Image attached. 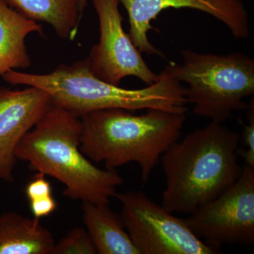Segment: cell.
<instances>
[{"label": "cell", "instance_id": "cell-13", "mask_svg": "<svg viewBox=\"0 0 254 254\" xmlns=\"http://www.w3.org/2000/svg\"><path fill=\"white\" fill-rule=\"evenodd\" d=\"M33 32L44 36L42 25L23 17L0 0V76L31 66L25 41Z\"/></svg>", "mask_w": 254, "mask_h": 254}, {"label": "cell", "instance_id": "cell-1", "mask_svg": "<svg viewBox=\"0 0 254 254\" xmlns=\"http://www.w3.org/2000/svg\"><path fill=\"white\" fill-rule=\"evenodd\" d=\"M240 142V133L210 122L170 145L160 158L164 208L190 215L230 188L243 170L237 162Z\"/></svg>", "mask_w": 254, "mask_h": 254}, {"label": "cell", "instance_id": "cell-17", "mask_svg": "<svg viewBox=\"0 0 254 254\" xmlns=\"http://www.w3.org/2000/svg\"><path fill=\"white\" fill-rule=\"evenodd\" d=\"M26 194L30 201L44 199L52 196L50 183L45 179V175L38 173L26 188Z\"/></svg>", "mask_w": 254, "mask_h": 254}, {"label": "cell", "instance_id": "cell-4", "mask_svg": "<svg viewBox=\"0 0 254 254\" xmlns=\"http://www.w3.org/2000/svg\"><path fill=\"white\" fill-rule=\"evenodd\" d=\"M131 112L113 108L81 115L80 148L107 169L138 164L145 185L165 150L180 139L186 115L154 109L142 115Z\"/></svg>", "mask_w": 254, "mask_h": 254}, {"label": "cell", "instance_id": "cell-11", "mask_svg": "<svg viewBox=\"0 0 254 254\" xmlns=\"http://www.w3.org/2000/svg\"><path fill=\"white\" fill-rule=\"evenodd\" d=\"M55 241L39 219L16 212L0 215V254H52Z\"/></svg>", "mask_w": 254, "mask_h": 254}, {"label": "cell", "instance_id": "cell-5", "mask_svg": "<svg viewBox=\"0 0 254 254\" xmlns=\"http://www.w3.org/2000/svg\"><path fill=\"white\" fill-rule=\"evenodd\" d=\"M181 64L170 63L164 69L188 87L185 95L193 113L223 124L235 111L247 110L246 98L254 94V60L245 53L226 55L182 52Z\"/></svg>", "mask_w": 254, "mask_h": 254}, {"label": "cell", "instance_id": "cell-19", "mask_svg": "<svg viewBox=\"0 0 254 254\" xmlns=\"http://www.w3.org/2000/svg\"><path fill=\"white\" fill-rule=\"evenodd\" d=\"M87 2H88V0H79L80 9H81L82 14L86 8Z\"/></svg>", "mask_w": 254, "mask_h": 254}, {"label": "cell", "instance_id": "cell-12", "mask_svg": "<svg viewBox=\"0 0 254 254\" xmlns=\"http://www.w3.org/2000/svg\"><path fill=\"white\" fill-rule=\"evenodd\" d=\"M83 221L99 254H140L126 231L120 215L109 205L82 203Z\"/></svg>", "mask_w": 254, "mask_h": 254}, {"label": "cell", "instance_id": "cell-16", "mask_svg": "<svg viewBox=\"0 0 254 254\" xmlns=\"http://www.w3.org/2000/svg\"><path fill=\"white\" fill-rule=\"evenodd\" d=\"M248 124L244 125L242 131V144L245 148L237 149V154L243 159L246 165L254 168V100L250 102V107L247 110Z\"/></svg>", "mask_w": 254, "mask_h": 254}, {"label": "cell", "instance_id": "cell-15", "mask_svg": "<svg viewBox=\"0 0 254 254\" xmlns=\"http://www.w3.org/2000/svg\"><path fill=\"white\" fill-rule=\"evenodd\" d=\"M88 231L76 227L55 243L52 254H96Z\"/></svg>", "mask_w": 254, "mask_h": 254}, {"label": "cell", "instance_id": "cell-8", "mask_svg": "<svg viewBox=\"0 0 254 254\" xmlns=\"http://www.w3.org/2000/svg\"><path fill=\"white\" fill-rule=\"evenodd\" d=\"M120 3V0H93L100 36L87 58L90 68L96 77L114 86H120L127 76H135L150 86L158 81L160 75L150 69L124 31Z\"/></svg>", "mask_w": 254, "mask_h": 254}, {"label": "cell", "instance_id": "cell-10", "mask_svg": "<svg viewBox=\"0 0 254 254\" xmlns=\"http://www.w3.org/2000/svg\"><path fill=\"white\" fill-rule=\"evenodd\" d=\"M53 106L50 95L36 87L0 89V180L14 181L18 145Z\"/></svg>", "mask_w": 254, "mask_h": 254}, {"label": "cell", "instance_id": "cell-6", "mask_svg": "<svg viewBox=\"0 0 254 254\" xmlns=\"http://www.w3.org/2000/svg\"><path fill=\"white\" fill-rule=\"evenodd\" d=\"M124 225L140 254H214L220 252L179 218L141 191L117 193Z\"/></svg>", "mask_w": 254, "mask_h": 254}, {"label": "cell", "instance_id": "cell-2", "mask_svg": "<svg viewBox=\"0 0 254 254\" xmlns=\"http://www.w3.org/2000/svg\"><path fill=\"white\" fill-rule=\"evenodd\" d=\"M81 118L53 106L23 137L18 160L64 185L63 194L73 200L109 205L124 184L116 170L100 169L82 153Z\"/></svg>", "mask_w": 254, "mask_h": 254}, {"label": "cell", "instance_id": "cell-9", "mask_svg": "<svg viewBox=\"0 0 254 254\" xmlns=\"http://www.w3.org/2000/svg\"><path fill=\"white\" fill-rule=\"evenodd\" d=\"M128 15L129 36L141 53L164 57L151 44L148 32L154 29L151 21L169 8H190L206 13L218 19L236 39H247L250 35L249 15L242 0H120Z\"/></svg>", "mask_w": 254, "mask_h": 254}, {"label": "cell", "instance_id": "cell-18", "mask_svg": "<svg viewBox=\"0 0 254 254\" xmlns=\"http://www.w3.org/2000/svg\"><path fill=\"white\" fill-rule=\"evenodd\" d=\"M30 207L34 218L40 219L53 213L58 208V205L52 195L44 199L30 201Z\"/></svg>", "mask_w": 254, "mask_h": 254}, {"label": "cell", "instance_id": "cell-3", "mask_svg": "<svg viewBox=\"0 0 254 254\" xmlns=\"http://www.w3.org/2000/svg\"><path fill=\"white\" fill-rule=\"evenodd\" d=\"M159 75L158 81L144 88L125 89L96 77L86 58L71 65L60 64L47 74L10 70L2 78L11 85L43 90L50 95L55 106L79 118L91 112L113 108L130 111L154 109L186 115V88L165 70Z\"/></svg>", "mask_w": 254, "mask_h": 254}, {"label": "cell", "instance_id": "cell-14", "mask_svg": "<svg viewBox=\"0 0 254 254\" xmlns=\"http://www.w3.org/2000/svg\"><path fill=\"white\" fill-rule=\"evenodd\" d=\"M16 12L31 21L46 22L61 39L73 41L82 13L79 0H1Z\"/></svg>", "mask_w": 254, "mask_h": 254}, {"label": "cell", "instance_id": "cell-7", "mask_svg": "<svg viewBox=\"0 0 254 254\" xmlns=\"http://www.w3.org/2000/svg\"><path fill=\"white\" fill-rule=\"evenodd\" d=\"M191 231L220 252L225 245L254 242V168L245 165L236 182L185 219Z\"/></svg>", "mask_w": 254, "mask_h": 254}]
</instances>
